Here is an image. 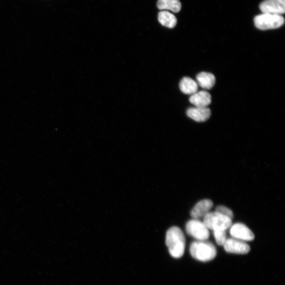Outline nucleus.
<instances>
[{"mask_svg": "<svg viewBox=\"0 0 285 285\" xmlns=\"http://www.w3.org/2000/svg\"><path fill=\"white\" fill-rule=\"evenodd\" d=\"M166 244L171 256L174 258L182 257L185 251V239L181 229L177 227L169 229L166 235Z\"/></svg>", "mask_w": 285, "mask_h": 285, "instance_id": "f257e3e1", "label": "nucleus"}, {"mask_svg": "<svg viewBox=\"0 0 285 285\" xmlns=\"http://www.w3.org/2000/svg\"><path fill=\"white\" fill-rule=\"evenodd\" d=\"M263 14L281 16L285 12V0H266L260 5Z\"/></svg>", "mask_w": 285, "mask_h": 285, "instance_id": "423d86ee", "label": "nucleus"}, {"mask_svg": "<svg viewBox=\"0 0 285 285\" xmlns=\"http://www.w3.org/2000/svg\"><path fill=\"white\" fill-rule=\"evenodd\" d=\"M216 212L222 215L226 216L231 219L234 218V213L229 208L223 206H219L216 208Z\"/></svg>", "mask_w": 285, "mask_h": 285, "instance_id": "f3484780", "label": "nucleus"}, {"mask_svg": "<svg viewBox=\"0 0 285 285\" xmlns=\"http://www.w3.org/2000/svg\"><path fill=\"white\" fill-rule=\"evenodd\" d=\"M189 102L198 108H207L211 103V96L205 90L197 91L189 99Z\"/></svg>", "mask_w": 285, "mask_h": 285, "instance_id": "9b49d317", "label": "nucleus"}, {"mask_svg": "<svg viewBox=\"0 0 285 285\" xmlns=\"http://www.w3.org/2000/svg\"><path fill=\"white\" fill-rule=\"evenodd\" d=\"M179 88L186 94H193L198 90L197 82L189 77H184L179 82Z\"/></svg>", "mask_w": 285, "mask_h": 285, "instance_id": "ddd939ff", "label": "nucleus"}, {"mask_svg": "<svg viewBox=\"0 0 285 285\" xmlns=\"http://www.w3.org/2000/svg\"><path fill=\"white\" fill-rule=\"evenodd\" d=\"M158 21L164 27L168 28H174L177 23L176 17L167 12H161L158 14Z\"/></svg>", "mask_w": 285, "mask_h": 285, "instance_id": "2eb2a0df", "label": "nucleus"}, {"mask_svg": "<svg viewBox=\"0 0 285 285\" xmlns=\"http://www.w3.org/2000/svg\"><path fill=\"white\" fill-rule=\"evenodd\" d=\"M254 23L258 29L267 30L281 27L284 23V19L281 16L262 14L255 18Z\"/></svg>", "mask_w": 285, "mask_h": 285, "instance_id": "20e7f679", "label": "nucleus"}, {"mask_svg": "<svg viewBox=\"0 0 285 285\" xmlns=\"http://www.w3.org/2000/svg\"><path fill=\"white\" fill-rule=\"evenodd\" d=\"M186 233L198 241L207 240L210 237V232L204 222L194 219L187 222L186 225Z\"/></svg>", "mask_w": 285, "mask_h": 285, "instance_id": "39448f33", "label": "nucleus"}, {"mask_svg": "<svg viewBox=\"0 0 285 285\" xmlns=\"http://www.w3.org/2000/svg\"><path fill=\"white\" fill-rule=\"evenodd\" d=\"M189 252L195 259L203 262L212 260L217 255L215 246L206 240L193 242L189 247Z\"/></svg>", "mask_w": 285, "mask_h": 285, "instance_id": "f03ea898", "label": "nucleus"}, {"mask_svg": "<svg viewBox=\"0 0 285 285\" xmlns=\"http://www.w3.org/2000/svg\"><path fill=\"white\" fill-rule=\"evenodd\" d=\"M226 230H214V235L217 244L219 246H224L227 238Z\"/></svg>", "mask_w": 285, "mask_h": 285, "instance_id": "dca6fc26", "label": "nucleus"}, {"mask_svg": "<svg viewBox=\"0 0 285 285\" xmlns=\"http://www.w3.org/2000/svg\"><path fill=\"white\" fill-rule=\"evenodd\" d=\"M204 223L208 229L226 230L232 225V219L216 212H210L204 218Z\"/></svg>", "mask_w": 285, "mask_h": 285, "instance_id": "7ed1b4c3", "label": "nucleus"}, {"mask_svg": "<svg viewBox=\"0 0 285 285\" xmlns=\"http://www.w3.org/2000/svg\"><path fill=\"white\" fill-rule=\"evenodd\" d=\"M230 234L232 238L243 241H251L255 239V235L252 231L245 225L237 223L231 225Z\"/></svg>", "mask_w": 285, "mask_h": 285, "instance_id": "6e6552de", "label": "nucleus"}, {"mask_svg": "<svg viewBox=\"0 0 285 285\" xmlns=\"http://www.w3.org/2000/svg\"><path fill=\"white\" fill-rule=\"evenodd\" d=\"M211 110L208 108H191L186 111L188 118L197 122H204L210 117Z\"/></svg>", "mask_w": 285, "mask_h": 285, "instance_id": "9d476101", "label": "nucleus"}, {"mask_svg": "<svg viewBox=\"0 0 285 285\" xmlns=\"http://www.w3.org/2000/svg\"><path fill=\"white\" fill-rule=\"evenodd\" d=\"M212 201L209 199H205L200 201L197 203L190 213L194 219H199L204 218L213 207Z\"/></svg>", "mask_w": 285, "mask_h": 285, "instance_id": "1a4fd4ad", "label": "nucleus"}, {"mask_svg": "<svg viewBox=\"0 0 285 285\" xmlns=\"http://www.w3.org/2000/svg\"><path fill=\"white\" fill-rule=\"evenodd\" d=\"M160 10H168L177 13L181 10V4L179 0H158L157 4Z\"/></svg>", "mask_w": 285, "mask_h": 285, "instance_id": "4468645a", "label": "nucleus"}, {"mask_svg": "<svg viewBox=\"0 0 285 285\" xmlns=\"http://www.w3.org/2000/svg\"><path fill=\"white\" fill-rule=\"evenodd\" d=\"M223 246L226 252L235 254L245 255L250 250L246 242L233 238L227 239Z\"/></svg>", "mask_w": 285, "mask_h": 285, "instance_id": "0eeeda50", "label": "nucleus"}, {"mask_svg": "<svg viewBox=\"0 0 285 285\" xmlns=\"http://www.w3.org/2000/svg\"><path fill=\"white\" fill-rule=\"evenodd\" d=\"M198 85L205 89L212 88L216 83V78L213 73L202 72L197 76Z\"/></svg>", "mask_w": 285, "mask_h": 285, "instance_id": "f8f14e48", "label": "nucleus"}]
</instances>
